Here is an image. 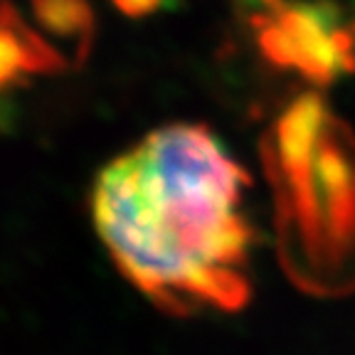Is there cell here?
Segmentation results:
<instances>
[{"mask_svg": "<svg viewBox=\"0 0 355 355\" xmlns=\"http://www.w3.org/2000/svg\"><path fill=\"white\" fill-rule=\"evenodd\" d=\"M250 175L202 123H168L101 168L92 220L121 277L173 316L252 296Z\"/></svg>", "mask_w": 355, "mask_h": 355, "instance_id": "obj_1", "label": "cell"}, {"mask_svg": "<svg viewBox=\"0 0 355 355\" xmlns=\"http://www.w3.org/2000/svg\"><path fill=\"white\" fill-rule=\"evenodd\" d=\"M116 3L128 12H146L155 6V0H116Z\"/></svg>", "mask_w": 355, "mask_h": 355, "instance_id": "obj_2", "label": "cell"}]
</instances>
